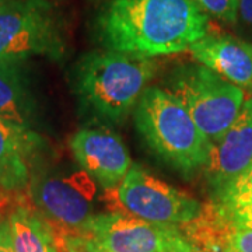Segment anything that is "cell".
Returning a JSON list of instances; mask_svg holds the SVG:
<instances>
[{
    "label": "cell",
    "mask_w": 252,
    "mask_h": 252,
    "mask_svg": "<svg viewBox=\"0 0 252 252\" xmlns=\"http://www.w3.org/2000/svg\"><path fill=\"white\" fill-rule=\"evenodd\" d=\"M97 30L111 51L154 58L188 51L205 38L209 16L193 0H114Z\"/></svg>",
    "instance_id": "6da1fadb"
},
{
    "label": "cell",
    "mask_w": 252,
    "mask_h": 252,
    "mask_svg": "<svg viewBox=\"0 0 252 252\" xmlns=\"http://www.w3.org/2000/svg\"><path fill=\"white\" fill-rule=\"evenodd\" d=\"M135 121L147 146L172 168L188 175L205 167L212 142L168 90L147 87Z\"/></svg>",
    "instance_id": "7a4b0ae2"
},
{
    "label": "cell",
    "mask_w": 252,
    "mask_h": 252,
    "mask_svg": "<svg viewBox=\"0 0 252 252\" xmlns=\"http://www.w3.org/2000/svg\"><path fill=\"white\" fill-rule=\"evenodd\" d=\"M154 73L152 58L111 49L91 52L77 66V93L99 117L122 121L136 108Z\"/></svg>",
    "instance_id": "3957f363"
},
{
    "label": "cell",
    "mask_w": 252,
    "mask_h": 252,
    "mask_svg": "<svg viewBox=\"0 0 252 252\" xmlns=\"http://www.w3.org/2000/svg\"><path fill=\"white\" fill-rule=\"evenodd\" d=\"M168 91L185 107L210 142L224 135L245 102L243 89L202 64L178 69Z\"/></svg>",
    "instance_id": "277c9868"
},
{
    "label": "cell",
    "mask_w": 252,
    "mask_h": 252,
    "mask_svg": "<svg viewBox=\"0 0 252 252\" xmlns=\"http://www.w3.org/2000/svg\"><path fill=\"white\" fill-rule=\"evenodd\" d=\"M63 38L52 4L9 0L0 7V59L21 62L32 55L59 58Z\"/></svg>",
    "instance_id": "5b68a950"
},
{
    "label": "cell",
    "mask_w": 252,
    "mask_h": 252,
    "mask_svg": "<svg viewBox=\"0 0 252 252\" xmlns=\"http://www.w3.org/2000/svg\"><path fill=\"white\" fill-rule=\"evenodd\" d=\"M115 202L121 213L178 228L192 221L202 210V203L196 199L140 167H132L121 181Z\"/></svg>",
    "instance_id": "8992f818"
},
{
    "label": "cell",
    "mask_w": 252,
    "mask_h": 252,
    "mask_svg": "<svg viewBox=\"0 0 252 252\" xmlns=\"http://www.w3.org/2000/svg\"><path fill=\"white\" fill-rule=\"evenodd\" d=\"M97 188L86 171L48 175L34 182L31 198L56 233L80 234L94 210Z\"/></svg>",
    "instance_id": "52a82bcc"
},
{
    "label": "cell",
    "mask_w": 252,
    "mask_h": 252,
    "mask_svg": "<svg viewBox=\"0 0 252 252\" xmlns=\"http://www.w3.org/2000/svg\"><path fill=\"white\" fill-rule=\"evenodd\" d=\"M80 234L93 238L105 252H180L189 247L178 227L121 212L95 215Z\"/></svg>",
    "instance_id": "ba28073f"
},
{
    "label": "cell",
    "mask_w": 252,
    "mask_h": 252,
    "mask_svg": "<svg viewBox=\"0 0 252 252\" xmlns=\"http://www.w3.org/2000/svg\"><path fill=\"white\" fill-rule=\"evenodd\" d=\"M252 167V98L224 135L210 144L203 167L206 180L216 198Z\"/></svg>",
    "instance_id": "9c48e42d"
},
{
    "label": "cell",
    "mask_w": 252,
    "mask_h": 252,
    "mask_svg": "<svg viewBox=\"0 0 252 252\" xmlns=\"http://www.w3.org/2000/svg\"><path fill=\"white\" fill-rule=\"evenodd\" d=\"M73 156L93 180L105 189L117 188L132 168L130 156L121 137L108 129H81L70 142Z\"/></svg>",
    "instance_id": "30bf717a"
},
{
    "label": "cell",
    "mask_w": 252,
    "mask_h": 252,
    "mask_svg": "<svg viewBox=\"0 0 252 252\" xmlns=\"http://www.w3.org/2000/svg\"><path fill=\"white\" fill-rule=\"evenodd\" d=\"M180 231L198 252H252V227L234 221L215 200Z\"/></svg>",
    "instance_id": "8fae6325"
},
{
    "label": "cell",
    "mask_w": 252,
    "mask_h": 252,
    "mask_svg": "<svg viewBox=\"0 0 252 252\" xmlns=\"http://www.w3.org/2000/svg\"><path fill=\"white\" fill-rule=\"evenodd\" d=\"M189 51L199 64L237 87L252 91V42L233 35H206Z\"/></svg>",
    "instance_id": "7c38bea8"
},
{
    "label": "cell",
    "mask_w": 252,
    "mask_h": 252,
    "mask_svg": "<svg viewBox=\"0 0 252 252\" xmlns=\"http://www.w3.org/2000/svg\"><path fill=\"white\" fill-rule=\"evenodd\" d=\"M38 142L27 127L0 119V196L27 185L30 156Z\"/></svg>",
    "instance_id": "4fadbf2b"
},
{
    "label": "cell",
    "mask_w": 252,
    "mask_h": 252,
    "mask_svg": "<svg viewBox=\"0 0 252 252\" xmlns=\"http://www.w3.org/2000/svg\"><path fill=\"white\" fill-rule=\"evenodd\" d=\"M16 252H58L56 231L35 207L18 205L9 215Z\"/></svg>",
    "instance_id": "5bb4252c"
},
{
    "label": "cell",
    "mask_w": 252,
    "mask_h": 252,
    "mask_svg": "<svg viewBox=\"0 0 252 252\" xmlns=\"http://www.w3.org/2000/svg\"><path fill=\"white\" fill-rule=\"evenodd\" d=\"M31 99L20 70V62L0 59V119L30 127Z\"/></svg>",
    "instance_id": "9a60e30c"
},
{
    "label": "cell",
    "mask_w": 252,
    "mask_h": 252,
    "mask_svg": "<svg viewBox=\"0 0 252 252\" xmlns=\"http://www.w3.org/2000/svg\"><path fill=\"white\" fill-rule=\"evenodd\" d=\"M213 200L230 215L252 209V167Z\"/></svg>",
    "instance_id": "2e32d148"
},
{
    "label": "cell",
    "mask_w": 252,
    "mask_h": 252,
    "mask_svg": "<svg viewBox=\"0 0 252 252\" xmlns=\"http://www.w3.org/2000/svg\"><path fill=\"white\" fill-rule=\"evenodd\" d=\"M195 4L207 16L220 20L225 24H235L240 0H193Z\"/></svg>",
    "instance_id": "e0dca14e"
},
{
    "label": "cell",
    "mask_w": 252,
    "mask_h": 252,
    "mask_svg": "<svg viewBox=\"0 0 252 252\" xmlns=\"http://www.w3.org/2000/svg\"><path fill=\"white\" fill-rule=\"evenodd\" d=\"M58 252H105L93 238L84 234L56 233Z\"/></svg>",
    "instance_id": "ac0fdd59"
},
{
    "label": "cell",
    "mask_w": 252,
    "mask_h": 252,
    "mask_svg": "<svg viewBox=\"0 0 252 252\" xmlns=\"http://www.w3.org/2000/svg\"><path fill=\"white\" fill-rule=\"evenodd\" d=\"M235 26L240 28L243 35L252 39V0L238 1V14Z\"/></svg>",
    "instance_id": "d6986e66"
},
{
    "label": "cell",
    "mask_w": 252,
    "mask_h": 252,
    "mask_svg": "<svg viewBox=\"0 0 252 252\" xmlns=\"http://www.w3.org/2000/svg\"><path fill=\"white\" fill-rule=\"evenodd\" d=\"M0 252H16L10 233L9 217L0 219Z\"/></svg>",
    "instance_id": "ffe728a7"
},
{
    "label": "cell",
    "mask_w": 252,
    "mask_h": 252,
    "mask_svg": "<svg viewBox=\"0 0 252 252\" xmlns=\"http://www.w3.org/2000/svg\"><path fill=\"white\" fill-rule=\"evenodd\" d=\"M221 209H223V207H221ZM223 210H224V209H223ZM225 213H227V212H225ZM227 215L231 217L234 221L240 223V224L250 225V227H252V209H250V210H245V212H241V213H237V215H230V213H227Z\"/></svg>",
    "instance_id": "44dd1931"
},
{
    "label": "cell",
    "mask_w": 252,
    "mask_h": 252,
    "mask_svg": "<svg viewBox=\"0 0 252 252\" xmlns=\"http://www.w3.org/2000/svg\"><path fill=\"white\" fill-rule=\"evenodd\" d=\"M180 252H198V251H195V250H193V248L189 245V247H187L185 250H182V251H180Z\"/></svg>",
    "instance_id": "7402d4cb"
},
{
    "label": "cell",
    "mask_w": 252,
    "mask_h": 252,
    "mask_svg": "<svg viewBox=\"0 0 252 252\" xmlns=\"http://www.w3.org/2000/svg\"><path fill=\"white\" fill-rule=\"evenodd\" d=\"M6 1H9V0H0V7H1V6H3V4L6 3Z\"/></svg>",
    "instance_id": "603a6c76"
}]
</instances>
